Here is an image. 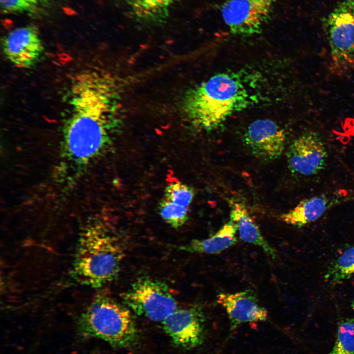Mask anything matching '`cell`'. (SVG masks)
Instances as JSON below:
<instances>
[{
	"mask_svg": "<svg viewBox=\"0 0 354 354\" xmlns=\"http://www.w3.org/2000/svg\"><path fill=\"white\" fill-rule=\"evenodd\" d=\"M121 86L108 75H92L77 82L64 132L65 147L72 157L87 161L106 146L112 130L120 122Z\"/></svg>",
	"mask_w": 354,
	"mask_h": 354,
	"instance_id": "obj_1",
	"label": "cell"
},
{
	"mask_svg": "<svg viewBox=\"0 0 354 354\" xmlns=\"http://www.w3.org/2000/svg\"><path fill=\"white\" fill-rule=\"evenodd\" d=\"M256 99L239 75L222 73L188 91L182 99L181 110L191 125L209 131L234 113L252 105Z\"/></svg>",
	"mask_w": 354,
	"mask_h": 354,
	"instance_id": "obj_2",
	"label": "cell"
},
{
	"mask_svg": "<svg viewBox=\"0 0 354 354\" xmlns=\"http://www.w3.org/2000/svg\"><path fill=\"white\" fill-rule=\"evenodd\" d=\"M124 256L118 237L103 223L90 222L78 239L71 275L81 285L102 287L118 277Z\"/></svg>",
	"mask_w": 354,
	"mask_h": 354,
	"instance_id": "obj_3",
	"label": "cell"
},
{
	"mask_svg": "<svg viewBox=\"0 0 354 354\" xmlns=\"http://www.w3.org/2000/svg\"><path fill=\"white\" fill-rule=\"evenodd\" d=\"M78 327L83 336L100 339L116 348L130 347L138 338L129 309L104 293L95 296L82 313Z\"/></svg>",
	"mask_w": 354,
	"mask_h": 354,
	"instance_id": "obj_4",
	"label": "cell"
},
{
	"mask_svg": "<svg viewBox=\"0 0 354 354\" xmlns=\"http://www.w3.org/2000/svg\"><path fill=\"white\" fill-rule=\"evenodd\" d=\"M121 297L124 305L137 315L155 322H162L178 308L169 286L147 277L137 279Z\"/></svg>",
	"mask_w": 354,
	"mask_h": 354,
	"instance_id": "obj_5",
	"label": "cell"
},
{
	"mask_svg": "<svg viewBox=\"0 0 354 354\" xmlns=\"http://www.w3.org/2000/svg\"><path fill=\"white\" fill-rule=\"evenodd\" d=\"M333 66L340 70L354 66V0H343L324 22Z\"/></svg>",
	"mask_w": 354,
	"mask_h": 354,
	"instance_id": "obj_6",
	"label": "cell"
},
{
	"mask_svg": "<svg viewBox=\"0 0 354 354\" xmlns=\"http://www.w3.org/2000/svg\"><path fill=\"white\" fill-rule=\"evenodd\" d=\"M276 0H226L222 18L233 34L248 36L261 33L269 20Z\"/></svg>",
	"mask_w": 354,
	"mask_h": 354,
	"instance_id": "obj_7",
	"label": "cell"
},
{
	"mask_svg": "<svg viewBox=\"0 0 354 354\" xmlns=\"http://www.w3.org/2000/svg\"><path fill=\"white\" fill-rule=\"evenodd\" d=\"M1 47L5 58L20 68L34 66L44 52V46L35 25H27L17 28L4 35Z\"/></svg>",
	"mask_w": 354,
	"mask_h": 354,
	"instance_id": "obj_8",
	"label": "cell"
},
{
	"mask_svg": "<svg viewBox=\"0 0 354 354\" xmlns=\"http://www.w3.org/2000/svg\"><path fill=\"white\" fill-rule=\"evenodd\" d=\"M327 152L319 135L307 132L289 146L286 158L289 170L293 173L304 176L316 175L326 165Z\"/></svg>",
	"mask_w": 354,
	"mask_h": 354,
	"instance_id": "obj_9",
	"label": "cell"
},
{
	"mask_svg": "<svg viewBox=\"0 0 354 354\" xmlns=\"http://www.w3.org/2000/svg\"><path fill=\"white\" fill-rule=\"evenodd\" d=\"M205 317L200 307L177 308L162 322V326L177 347L192 349L204 340Z\"/></svg>",
	"mask_w": 354,
	"mask_h": 354,
	"instance_id": "obj_10",
	"label": "cell"
},
{
	"mask_svg": "<svg viewBox=\"0 0 354 354\" xmlns=\"http://www.w3.org/2000/svg\"><path fill=\"white\" fill-rule=\"evenodd\" d=\"M286 138L285 130L273 120L257 119L247 128L243 142L254 156L264 161H271L282 154Z\"/></svg>",
	"mask_w": 354,
	"mask_h": 354,
	"instance_id": "obj_11",
	"label": "cell"
},
{
	"mask_svg": "<svg viewBox=\"0 0 354 354\" xmlns=\"http://www.w3.org/2000/svg\"><path fill=\"white\" fill-rule=\"evenodd\" d=\"M217 302L225 309L232 329L242 324L263 322L267 318V310L260 304L256 295L251 290L221 293L217 296Z\"/></svg>",
	"mask_w": 354,
	"mask_h": 354,
	"instance_id": "obj_12",
	"label": "cell"
},
{
	"mask_svg": "<svg viewBox=\"0 0 354 354\" xmlns=\"http://www.w3.org/2000/svg\"><path fill=\"white\" fill-rule=\"evenodd\" d=\"M230 205V220L236 224L240 238L261 247L268 256L274 259V249L265 239L245 205L235 201H231Z\"/></svg>",
	"mask_w": 354,
	"mask_h": 354,
	"instance_id": "obj_13",
	"label": "cell"
},
{
	"mask_svg": "<svg viewBox=\"0 0 354 354\" xmlns=\"http://www.w3.org/2000/svg\"><path fill=\"white\" fill-rule=\"evenodd\" d=\"M236 224L230 220L211 236L203 239H193L180 245L178 249L192 253L218 254L236 243Z\"/></svg>",
	"mask_w": 354,
	"mask_h": 354,
	"instance_id": "obj_14",
	"label": "cell"
},
{
	"mask_svg": "<svg viewBox=\"0 0 354 354\" xmlns=\"http://www.w3.org/2000/svg\"><path fill=\"white\" fill-rule=\"evenodd\" d=\"M329 199L324 195L314 196L301 201L294 208L280 216L285 223L298 227L315 221L329 207Z\"/></svg>",
	"mask_w": 354,
	"mask_h": 354,
	"instance_id": "obj_15",
	"label": "cell"
},
{
	"mask_svg": "<svg viewBox=\"0 0 354 354\" xmlns=\"http://www.w3.org/2000/svg\"><path fill=\"white\" fill-rule=\"evenodd\" d=\"M138 22L150 25L165 23L170 9L177 0H125Z\"/></svg>",
	"mask_w": 354,
	"mask_h": 354,
	"instance_id": "obj_16",
	"label": "cell"
},
{
	"mask_svg": "<svg viewBox=\"0 0 354 354\" xmlns=\"http://www.w3.org/2000/svg\"><path fill=\"white\" fill-rule=\"evenodd\" d=\"M354 274V247L346 249L329 268L325 278L331 284L339 283Z\"/></svg>",
	"mask_w": 354,
	"mask_h": 354,
	"instance_id": "obj_17",
	"label": "cell"
},
{
	"mask_svg": "<svg viewBox=\"0 0 354 354\" xmlns=\"http://www.w3.org/2000/svg\"><path fill=\"white\" fill-rule=\"evenodd\" d=\"M158 208L161 218L173 228L181 227L188 219V208L176 204L164 198L159 203Z\"/></svg>",
	"mask_w": 354,
	"mask_h": 354,
	"instance_id": "obj_18",
	"label": "cell"
},
{
	"mask_svg": "<svg viewBox=\"0 0 354 354\" xmlns=\"http://www.w3.org/2000/svg\"><path fill=\"white\" fill-rule=\"evenodd\" d=\"M330 354H354V318L341 322L337 338Z\"/></svg>",
	"mask_w": 354,
	"mask_h": 354,
	"instance_id": "obj_19",
	"label": "cell"
},
{
	"mask_svg": "<svg viewBox=\"0 0 354 354\" xmlns=\"http://www.w3.org/2000/svg\"><path fill=\"white\" fill-rule=\"evenodd\" d=\"M195 196L193 188L180 182L169 183L165 189L164 198L188 208Z\"/></svg>",
	"mask_w": 354,
	"mask_h": 354,
	"instance_id": "obj_20",
	"label": "cell"
},
{
	"mask_svg": "<svg viewBox=\"0 0 354 354\" xmlns=\"http://www.w3.org/2000/svg\"><path fill=\"white\" fill-rule=\"evenodd\" d=\"M46 1V0H0V9L4 14L33 13Z\"/></svg>",
	"mask_w": 354,
	"mask_h": 354,
	"instance_id": "obj_21",
	"label": "cell"
},
{
	"mask_svg": "<svg viewBox=\"0 0 354 354\" xmlns=\"http://www.w3.org/2000/svg\"><path fill=\"white\" fill-rule=\"evenodd\" d=\"M351 307L354 310V300L352 302Z\"/></svg>",
	"mask_w": 354,
	"mask_h": 354,
	"instance_id": "obj_22",
	"label": "cell"
}]
</instances>
